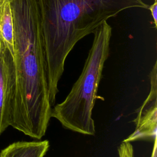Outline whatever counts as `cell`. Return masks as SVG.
I'll return each instance as SVG.
<instances>
[{
	"instance_id": "obj_1",
	"label": "cell",
	"mask_w": 157,
	"mask_h": 157,
	"mask_svg": "<svg viewBox=\"0 0 157 157\" xmlns=\"http://www.w3.org/2000/svg\"><path fill=\"white\" fill-rule=\"evenodd\" d=\"M37 1L52 106L55 104L65 61L75 44L124 10L149 7L143 0Z\"/></svg>"
},
{
	"instance_id": "obj_2",
	"label": "cell",
	"mask_w": 157,
	"mask_h": 157,
	"mask_svg": "<svg viewBox=\"0 0 157 157\" xmlns=\"http://www.w3.org/2000/svg\"><path fill=\"white\" fill-rule=\"evenodd\" d=\"M112 27L105 21L94 33V39L82 72L64 101L52 109V117L65 128L94 136L93 109L104 63L109 53Z\"/></svg>"
},
{
	"instance_id": "obj_3",
	"label": "cell",
	"mask_w": 157,
	"mask_h": 157,
	"mask_svg": "<svg viewBox=\"0 0 157 157\" xmlns=\"http://www.w3.org/2000/svg\"><path fill=\"white\" fill-rule=\"evenodd\" d=\"M13 56L0 35V134L10 126L15 89Z\"/></svg>"
},
{
	"instance_id": "obj_4",
	"label": "cell",
	"mask_w": 157,
	"mask_h": 157,
	"mask_svg": "<svg viewBox=\"0 0 157 157\" xmlns=\"http://www.w3.org/2000/svg\"><path fill=\"white\" fill-rule=\"evenodd\" d=\"M150 90L148 96L137 110L134 122V131L123 141L133 142L142 139H152L157 135V63L150 74Z\"/></svg>"
},
{
	"instance_id": "obj_5",
	"label": "cell",
	"mask_w": 157,
	"mask_h": 157,
	"mask_svg": "<svg viewBox=\"0 0 157 157\" xmlns=\"http://www.w3.org/2000/svg\"><path fill=\"white\" fill-rule=\"evenodd\" d=\"M49 147L47 140L18 141L2 149L0 157H44Z\"/></svg>"
},
{
	"instance_id": "obj_6",
	"label": "cell",
	"mask_w": 157,
	"mask_h": 157,
	"mask_svg": "<svg viewBox=\"0 0 157 157\" xmlns=\"http://www.w3.org/2000/svg\"><path fill=\"white\" fill-rule=\"evenodd\" d=\"M13 21L9 0L0 6V35L6 45L14 55Z\"/></svg>"
},
{
	"instance_id": "obj_7",
	"label": "cell",
	"mask_w": 157,
	"mask_h": 157,
	"mask_svg": "<svg viewBox=\"0 0 157 157\" xmlns=\"http://www.w3.org/2000/svg\"><path fill=\"white\" fill-rule=\"evenodd\" d=\"M118 157H134L133 147L130 142L123 141L118 148Z\"/></svg>"
},
{
	"instance_id": "obj_8",
	"label": "cell",
	"mask_w": 157,
	"mask_h": 157,
	"mask_svg": "<svg viewBox=\"0 0 157 157\" xmlns=\"http://www.w3.org/2000/svg\"><path fill=\"white\" fill-rule=\"evenodd\" d=\"M148 9L150 10L154 23L155 25V28H156L157 26V0H155L154 3L151 5L149 7Z\"/></svg>"
},
{
	"instance_id": "obj_9",
	"label": "cell",
	"mask_w": 157,
	"mask_h": 157,
	"mask_svg": "<svg viewBox=\"0 0 157 157\" xmlns=\"http://www.w3.org/2000/svg\"><path fill=\"white\" fill-rule=\"evenodd\" d=\"M151 157H157V137L153 140V147Z\"/></svg>"
},
{
	"instance_id": "obj_10",
	"label": "cell",
	"mask_w": 157,
	"mask_h": 157,
	"mask_svg": "<svg viewBox=\"0 0 157 157\" xmlns=\"http://www.w3.org/2000/svg\"><path fill=\"white\" fill-rule=\"evenodd\" d=\"M6 0H0V6L1 5V4H2V3L5 1Z\"/></svg>"
}]
</instances>
